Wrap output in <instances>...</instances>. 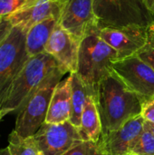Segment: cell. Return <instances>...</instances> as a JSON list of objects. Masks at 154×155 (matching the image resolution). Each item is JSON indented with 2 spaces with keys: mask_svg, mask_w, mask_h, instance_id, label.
<instances>
[{
  "mask_svg": "<svg viewBox=\"0 0 154 155\" xmlns=\"http://www.w3.org/2000/svg\"><path fill=\"white\" fill-rule=\"evenodd\" d=\"M102 134L115 131L141 115L144 102L112 71L97 85L94 95Z\"/></svg>",
  "mask_w": 154,
  "mask_h": 155,
  "instance_id": "6da1fadb",
  "label": "cell"
},
{
  "mask_svg": "<svg viewBox=\"0 0 154 155\" xmlns=\"http://www.w3.org/2000/svg\"><path fill=\"white\" fill-rule=\"evenodd\" d=\"M58 67L57 61L45 52L30 57L0 104V122L5 115L18 113L30 95Z\"/></svg>",
  "mask_w": 154,
  "mask_h": 155,
  "instance_id": "7a4b0ae2",
  "label": "cell"
},
{
  "mask_svg": "<svg viewBox=\"0 0 154 155\" xmlns=\"http://www.w3.org/2000/svg\"><path fill=\"white\" fill-rule=\"evenodd\" d=\"M118 59L117 52L97 33H93L81 41L76 73L95 92L99 83L113 71V64Z\"/></svg>",
  "mask_w": 154,
  "mask_h": 155,
  "instance_id": "3957f363",
  "label": "cell"
},
{
  "mask_svg": "<svg viewBox=\"0 0 154 155\" xmlns=\"http://www.w3.org/2000/svg\"><path fill=\"white\" fill-rule=\"evenodd\" d=\"M66 74L61 66L56 68L26 100L17 113L15 131L19 135L34 136L45 123L53 93Z\"/></svg>",
  "mask_w": 154,
  "mask_h": 155,
  "instance_id": "277c9868",
  "label": "cell"
},
{
  "mask_svg": "<svg viewBox=\"0 0 154 155\" xmlns=\"http://www.w3.org/2000/svg\"><path fill=\"white\" fill-rule=\"evenodd\" d=\"M99 27L140 25L150 26L154 16L142 0H93Z\"/></svg>",
  "mask_w": 154,
  "mask_h": 155,
  "instance_id": "5b68a950",
  "label": "cell"
},
{
  "mask_svg": "<svg viewBox=\"0 0 154 155\" xmlns=\"http://www.w3.org/2000/svg\"><path fill=\"white\" fill-rule=\"evenodd\" d=\"M26 31L12 26L0 44V104L30 56L25 47Z\"/></svg>",
  "mask_w": 154,
  "mask_h": 155,
  "instance_id": "8992f818",
  "label": "cell"
},
{
  "mask_svg": "<svg viewBox=\"0 0 154 155\" xmlns=\"http://www.w3.org/2000/svg\"><path fill=\"white\" fill-rule=\"evenodd\" d=\"M114 74L144 104L154 99V71L137 54L119 59L113 64Z\"/></svg>",
  "mask_w": 154,
  "mask_h": 155,
  "instance_id": "52a82bcc",
  "label": "cell"
},
{
  "mask_svg": "<svg viewBox=\"0 0 154 155\" xmlns=\"http://www.w3.org/2000/svg\"><path fill=\"white\" fill-rule=\"evenodd\" d=\"M58 25L80 42L96 33L99 22L94 14L93 0H60Z\"/></svg>",
  "mask_w": 154,
  "mask_h": 155,
  "instance_id": "ba28073f",
  "label": "cell"
},
{
  "mask_svg": "<svg viewBox=\"0 0 154 155\" xmlns=\"http://www.w3.org/2000/svg\"><path fill=\"white\" fill-rule=\"evenodd\" d=\"M33 137L42 155H63L84 142L79 128L70 121L61 124L44 123Z\"/></svg>",
  "mask_w": 154,
  "mask_h": 155,
  "instance_id": "9c48e42d",
  "label": "cell"
},
{
  "mask_svg": "<svg viewBox=\"0 0 154 155\" xmlns=\"http://www.w3.org/2000/svg\"><path fill=\"white\" fill-rule=\"evenodd\" d=\"M148 31L149 26L128 25L99 27L96 33L117 52L119 59H123L137 54L145 45Z\"/></svg>",
  "mask_w": 154,
  "mask_h": 155,
  "instance_id": "30bf717a",
  "label": "cell"
},
{
  "mask_svg": "<svg viewBox=\"0 0 154 155\" xmlns=\"http://www.w3.org/2000/svg\"><path fill=\"white\" fill-rule=\"evenodd\" d=\"M144 119L139 115L121 128L102 134L98 144L103 155H130L144 130Z\"/></svg>",
  "mask_w": 154,
  "mask_h": 155,
  "instance_id": "8fae6325",
  "label": "cell"
},
{
  "mask_svg": "<svg viewBox=\"0 0 154 155\" xmlns=\"http://www.w3.org/2000/svg\"><path fill=\"white\" fill-rule=\"evenodd\" d=\"M80 44L79 40L57 25L45 45L44 52L52 55L66 73H75Z\"/></svg>",
  "mask_w": 154,
  "mask_h": 155,
  "instance_id": "7c38bea8",
  "label": "cell"
},
{
  "mask_svg": "<svg viewBox=\"0 0 154 155\" xmlns=\"http://www.w3.org/2000/svg\"><path fill=\"white\" fill-rule=\"evenodd\" d=\"M60 10V0H28L21 9L5 18L12 26L27 31L35 24L49 17L54 16L59 19Z\"/></svg>",
  "mask_w": 154,
  "mask_h": 155,
  "instance_id": "4fadbf2b",
  "label": "cell"
},
{
  "mask_svg": "<svg viewBox=\"0 0 154 155\" xmlns=\"http://www.w3.org/2000/svg\"><path fill=\"white\" fill-rule=\"evenodd\" d=\"M71 108V83L68 76L56 85L53 93L45 123L61 124L69 121Z\"/></svg>",
  "mask_w": 154,
  "mask_h": 155,
  "instance_id": "5bb4252c",
  "label": "cell"
},
{
  "mask_svg": "<svg viewBox=\"0 0 154 155\" xmlns=\"http://www.w3.org/2000/svg\"><path fill=\"white\" fill-rule=\"evenodd\" d=\"M58 25V19L54 16L44 19L26 31L25 47L30 57L44 52L45 45Z\"/></svg>",
  "mask_w": 154,
  "mask_h": 155,
  "instance_id": "9a60e30c",
  "label": "cell"
},
{
  "mask_svg": "<svg viewBox=\"0 0 154 155\" xmlns=\"http://www.w3.org/2000/svg\"><path fill=\"white\" fill-rule=\"evenodd\" d=\"M70 83H71V116L70 122L79 128L81 124V116L88 98L95 95V92L88 87L78 74L71 73L69 74Z\"/></svg>",
  "mask_w": 154,
  "mask_h": 155,
  "instance_id": "2e32d148",
  "label": "cell"
},
{
  "mask_svg": "<svg viewBox=\"0 0 154 155\" xmlns=\"http://www.w3.org/2000/svg\"><path fill=\"white\" fill-rule=\"evenodd\" d=\"M79 132L84 141L98 143L101 138L103 132L102 123L95 99L93 95L88 98L84 105L81 116Z\"/></svg>",
  "mask_w": 154,
  "mask_h": 155,
  "instance_id": "e0dca14e",
  "label": "cell"
},
{
  "mask_svg": "<svg viewBox=\"0 0 154 155\" xmlns=\"http://www.w3.org/2000/svg\"><path fill=\"white\" fill-rule=\"evenodd\" d=\"M7 149L10 155H40L41 153L33 136L22 137L15 130L9 134Z\"/></svg>",
  "mask_w": 154,
  "mask_h": 155,
  "instance_id": "ac0fdd59",
  "label": "cell"
},
{
  "mask_svg": "<svg viewBox=\"0 0 154 155\" xmlns=\"http://www.w3.org/2000/svg\"><path fill=\"white\" fill-rule=\"evenodd\" d=\"M131 154L154 155V136L145 127L136 142Z\"/></svg>",
  "mask_w": 154,
  "mask_h": 155,
  "instance_id": "d6986e66",
  "label": "cell"
},
{
  "mask_svg": "<svg viewBox=\"0 0 154 155\" xmlns=\"http://www.w3.org/2000/svg\"><path fill=\"white\" fill-rule=\"evenodd\" d=\"M137 55L148 64L154 71V24L149 26L147 43L137 53Z\"/></svg>",
  "mask_w": 154,
  "mask_h": 155,
  "instance_id": "ffe728a7",
  "label": "cell"
},
{
  "mask_svg": "<svg viewBox=\"0 0 154 155\" xmlns=\"http://www.w3.org/2000/svg\"><path fill=\"white\" fill-rule=\"evenodd\" d=\"M63 155H103L98 143L84 141Z\"/></svg>",
  "mask_w": 154,
  "mask_h": 155,
  "instance_id": "44dd1931",
  "label": "cell"
},
{
  "mask_svg": "<svg viewBox=\"0 0 154 155\" xmlns=\"http://www.w3.org/2000/svg\"><path fill=\"white\" fill-rule=\"evenodd\" d=\"M27 1L28 0H0V17L5 18L14 14L21 9Z\"/></svg>",
  "mask_w": 154,
  "mask_h": 155,
  "instance_id": "7402d4cb",
  "label": "cell"
},
{
  "mask_svg": "<svg viewBox=\"0 0 154 155\" xmlns=\"http://www.w3.org/2000/svg\"><path fill=\"white\" fill-rule=\"evenodd\" d=\"M141 115L145 122L154 124V99L143 104Z\"/></svg>",
  "mask_w": 154,
  "mask_h": 155,
  "instance_id": "603a6c76",
  "label": "cell"
},
{
  "mask_svg": "<svg viewBox=\"0 0 154 155\" xmlns=\"http://www.w3.org/2000/svg\"><path fill=\"white\" fill-rule=\"evenodd\" d=\"M11 28H12L11 24L8 22V20L6 18H4L1 25H0V44L6 37V35L9 34Z\"/></svg>",
  "mask_w": 154,
  "mask_h": 155,
  "instance_id": "cb8c5ba5",
  "label": "cell"
},
{
  "mask_svg": "<svg viewBox=\"0 0 154 155\" xmlns=\"http://www.w3.org/2000/svg\"><path fill=\"white\" fill-rule=\"evenodd\" d=\"M144 6L154 16V0H142Z\"/></svg>",
  "mask_w": 154,
  "mask_h": 155,
  "instance_id": "d4e9b609",
  "label": "cell"
},
{
  "mask_svg": "<svg viewBox=\"0 0 154 155\" xmlns=\"http://www.w3.org/2000/svg\"><path fill=\"white\" fill-rule=\"evenodd\" d=\"M144 127L146 128V129H148L150 132H151V134H152L154 136V124H151V123H149V122H144Z\"/></svg>",
  "mask_w": 154,
  "mask_h": 155,
  "instance_id": "484cf974",
  "label": "cell"
},
{
  "mask_svg": "<svg viewBox=\"0 0 154 155\" xmlns=\"http://www.w3.org/2000/svg\"><path fill=\"white\" fill-rule=\"evenodd\" d=\"M0 155H10V153L7 148L0 149Z\"/></svg>",
  "mask_w": 154,
  "mask_h": 155,
  "instance_id": "4316f807",
  "label": "cell"
},
{
  "mask_svg": "<svg viewBox=\"0 0 154 155\" xmlns=\"http://www.w3.org/2000/svg\"><path fill=\"white\" fill-rule=\"evenodd\" d=\"M3 19H4V18L0 17V25H1V23H2V21H3Z\"/></svg>",
  "mask_w": 154,
  "mask_h": 155,
  "instance_id": "83f0119b",
  "label": "cell"
},
{
  "mask_svg": "<svg viewBox=\"0 0 154 155\" xmlns=\"http://www.w3.org/2000/svg\"><path fill=\"white\" fill-rule=\"evenodd\" d=\"M130 155H133V154H130Z\"/></svg>",
  "mask_w": 154,
  "mask_h": 155,
  "instance_id": "f1b7e54d",
  "label": "cell"
},
{
  "mask_svg": "<svg viewBox=\"0 0 154 155\" xmlns=\"http://www.w3.org/2000/svg\"><path fill=\"white\" fill-rule=\"evenodd\" d=\"M40 155H42V154H40Z\"/></svg>",
  "mask_w": 154,
  "mask_h": 155,
  "instance_id": "f546056e",
  "label": "cell"
}]
</instances>
